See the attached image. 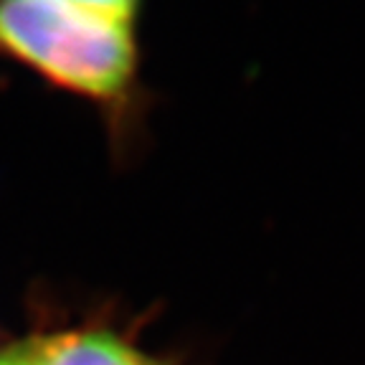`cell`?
I'll use <instances>...</instances> for the list:
<instances>
[{
	"label": "cell",
	"mask_w": 365,
	"mask_h": 365,
	"mask_svg": "<svg viewBox=\"0 0 365 365\" xmlns=\"http://www.w3.org/2000/svg\"><path fill=\"white\" fill-rule=\"evenodd\" d=\"M0 58L94 104L125 140L143 109L137 26L68 0H0Z\"/></svg>",
	"instance_id": "obj_1"
},
{
	"label": "cell",
	"mask_w": 365,
	"mask_h": 365,
	"mask_svg": "<svg viewBox=\"0 0 365 365\" xmlns=\"http://www.w3.org/2000/svg\"><path fill=\"white\" fill-rule=\"evenodd\" d=\"M23 365H148L112 332L84 330L18 345Z\"/></svg>",
	"instance_id": "obj_2"
},
{
	"label": "cell",
	"mask_w": 365,
	"mask_h": 365,
	"mask_svg": "<svg viewBox=\"0 0 365 365\" xmlns=\"http://www.w3.org/2000/svg\"><path fill=\"white\" fill-rule=\"evenodd\" d=\"M68 3L91 8L102 16L117 18V21L132 23V26H137L140 13H143V0H68Z\"/></svg>",
	"instance_id": "obj_3"
}]
</instances>
